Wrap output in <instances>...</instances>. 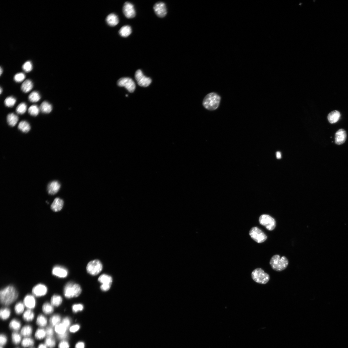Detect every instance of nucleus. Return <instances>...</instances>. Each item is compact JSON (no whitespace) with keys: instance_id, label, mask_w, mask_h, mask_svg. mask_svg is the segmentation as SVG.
I'll list each match as a JSON object with an SVG mask.
<instances>
[{"instance_id":"obj_29","label":"nucleus","mask_w":348,"mask_h":348,"mask_svg":"<svg viewBox=\"0 0 348 348\" xmlns=\"http://www.w3.org/2000/svg\"><path fill=\"white\" fill-rule=\"evenodd\" d=\"M23 317L25 321L30 322L32 321L34 317V314L31 309H28L25 311Z\"/></svg>"},{"instance_id":"obj_40","label":"nucleus","mask_w":348,"mask_h":348,"mask_svg":"<svg viewBox=\"0 0 348 348\" xmlns=\"http://www.w3.org/2000/svg\"><path fill=\"white\" fill-rule=\"evenodd\" d=\"M26 104L25 103H22L17 106L16 109V111L17 114L22 115L26 112Z\"/></svg>"},{"instance_id":"obj_57","label":"nucleus","mask_w":348,"mask_h":348,"mask_svg":"<svg viewBox=\"0 0 348 348\" xmlns=\"http://www.w3.org/2000/svg\"><path fill=\"white\" fill-rule=\"evenodd\" d=\"M47 347L45 344H41L39 345L38 348H47Z\"/></svg>"},{"instance_id":"obj_49","label":"nucleus","mask_w":348,"mask_h":348,"mask_svg":"<svg viewBox=\"0 0 348 348\" xmlns=\"http://www.w3.org/2000/svg\"><path fill=\"white\" fill-rule=\"evenodd\" d=\"M69 345L68 342L65 341L61 342L59 345V348H69Z\"/></svg>"},{"instance_id":"obj_45","label":"nucleus","mask_w":348,"mask_h":348,"mask_svg":"<svg viewBox=\"0 0 348 348\" xmlns=\"http://www.w3.org/2000/svg\"><path fill=\"white\" fill-rule=\"evenodd\" d=\"M25 78L26 76L24 73H20L15 75L14 77V80L16 82L20 83L23 81Z\"/></svg>"},{"instance_id":"obj_51","label":"nucleus","mask_w":348,"mask_h":348,"mask_svg":"<svg viewBox=\"0 0 348 348\" xmlns=\"http://www.w3.org/2000/svg\"><path fill=\"white\" fill-rule=\"evenodd\" d=\"M7 342V338L6 336L3 335L1 334L0 336V344L1 346L5 345Z\"/></svg>"},{"instance_id":"obj_28","label":"nucleus","mask_w":348,"mask_h":348,"mask_svg":"<svg viewBox=\"0 0 348 348\" xmlns=\"http://www.w3.org/2000/svg\"><path fill=\"white\" fill-rule=\"evenodd\" d=\"M42 309L45 314H50L53 312V306L48 303H45L42 306Z\"/></svg>"},{"instance_id":"obj_21","label":"nucleus","mask_w":348,"mask_h":348,"mask_svg":"<svg viewBox=\"0 0 348 348\" xmlns=\"http://www.w3.org/2000/svg\"><path fill=\"white\" fill-rule=\"evenodd\" d=\"M98 281L102 285L111 286L113 280L112 277L106 274H103L98 278Z\"/></svg>"},{"instance_id":"obj_43","label":"nucleus","mask_w":348,"mask_h":348,"mask_svg":"<svg viewBox=\"0 0 348 348\" xmlns=\"http://www.w3.org/2000/svg\"><path fill=\"white\" fill-rule=\"evenodd\" d=\"M45 343L49 348H53L56 346L55 341L52 337H48L46 339Z\"/></svg>"},{"instance_id":"obj_54","label":"nucleus","mask_w":348,"mask_h":348,"mask_svg":"<svg viewBox=\"0 0 348 348\" xmlns=\"http://www.w3.org/2000/svg\"><path fill=\"white\" fill-rule=\"evenodd\" d=\"M67 336L68 334L67 332L65 334L58 335V337L59 339L62 340L66 339L67 337Z\"/></svg>"},{"instance_id":"obj_15","label":"nucleus","mask_w":348,"mask_h":348,"mask_svg":"<svg viewBox=\"0 0 348 348\" xmlns=\"http://www.w3.org/2000/svg\"><path fill=\"white\" fill-rule=\"evenodd\" d=\"M346 138V131L343 129H340L336 133L335 143L338 145L341 144L345 142Z\"/></svg>"},{"instance_id":"obj_59","label":"nucleus","mask_w":348,"mask_h":348,"mask_svg":"<svg viewBox=\"0 0 348 348\" xmlns=\"http://www.w3.org/2000/svg\"><path fill=\"white\" fill-rule=\"evenodd\" d=\"M1 91V92H0V93H1V94L2 92V89L1 87V91Z\"/></svg>"},{"instance_id":"obj_17","label":"nucleus","mask_w":348,"mask_h":348,"mask_svg":"<svg viewBox=\"0 0 348 348\" xmlns=\"http://www.w3.org/2000/svg\"><path fill=\"white\" fill-rule=\"evenodd\" d=\"M60 188L59 183L57 181H54L49 183L48 186V190L49 194L54 195L57 194Z\"/></svg>"},{"instance_id":"obj_11","label":"nucleus","mask_w":348,"mask_h":348,"mask_svg":"<svg viewBox=\"0 0 348 348\" xmlns=\"http://www.w3.org/2000/svg\"><path fill=\"white\" fill-rule=\"evenodd\" d=\"M123 12L125 16L129 19L134 17L136 12L134 5L129 2H125L123 7Z\"/></svg>"},{"instance_id":"obj_20","label":"nucleus","mask_w":348,"mask_h":348,"mask_svg":"<svg viewBox=\"0 0 348 348\" xmlns=\"http://www.w3.org/2000/svg\"><path fill=\"white\" fill-rule=\"evenodd\" d=\"M106 21L108 25L113 26L117 25L119 22L118 16L113 13L108 15L106 18Z\"/></svg>"},{"instance_id":"obj_6","label":"nucleus","mask_w":348,"mask_h":348,"mask_svg":"<svg viewBox=\"0 0 348 348\" xmlns=\"http://www.w3.org/2000/svg\"><path fill=\"white\" fill-rule=\"evenodd\" d=\"M103 269V265L101 262L98 260H94L88 263L87 267V270L92 275H97Z\"/></svg>"},{"instance_id":"obj_53","label":"nucleus","mask_w":348,"mask_h":348,"mask_svg":"<svg viewBox=\"0 0 348 348\" xmlns=\"http://www.w3.org/2000/svg\"><path fill=\"white\" fill-rule=\"evenodd\" d=\"M111 286L102 285L101 286L100 288L103 291H106L111 288Z\"/></svg>"},{"instance_id":"obj_26","label":"nucleus","mask_w":348,"mask_h":348,"mask_svg":"<svg viewBox=\"0 0 348 348\" xmlns=\"http://www.w3.org/2000/svg\"><path fill=\"white\" fill-rule=\"evenodd\" d=\"M18 128L20 130L24 133H28L31 129V126L29 124L24 121L20 123Z\"/></svg>"},{"instance_id":"obj_30","label":"nucleus","mask_w":348,"mask_h":348,"mask_svg":"<svg viewBox=\"0 0 348 348\" xmlns=\"http://www.w3.org/2000/svg\"><path fill=\"white\" fill-rule=\"evenodd\" d=\"M21 326L20 322L16 319L12 320L9 325V326L12 329L16 331L19 330Z\"/></svg>"},{"instance_id":"obj_3","label":"nucleus","mask_w":348,"mask_h":348,"mask_svg":"<svg viewBox=\"0 0 348 348\" xmlns=\"http://www.w3.org/2000/svg\"><path fill=\"white\" fill-rule=\"evenodd\" d=\"M289 261L285 256L280 257L279 255H274L271 258L270 264L274 270L280 272L285 270L288 266Z\"/></svg>"},{"instance_id":"obj_23","label":"nucleus","mask_w":348,"mask_h":348,"mask_svg":"<svg viewBox=\"0 0 348 348\" xmlns=\"http://www.w3.org/2000/svg\"><path fill=\"white\" fill-rule=\"evenodd\" d=\"M33 87L32 82L30 80L25 81L21 86L22 90L25 93H27L31 91Z\"/></svg>"},{"instance_id":"obj_18","label":"nucleus","mask_w":348,"mask_h":348,"mask_svg":"<svg viewBox=\"0 0 348 348\" xmlns=\"http://www.w3.org/2000/svg\"><path fill=\"white\" fill-rule=\"evenodd\" d=\"M341 113L337 111H335L330 113L327 116V119L329 122L333 124L337 122L340 118Z\"/></svg>"},{"instance_id":"obj_52","label":"nucleus","mask_w":348,"mask_h":348,"mask_svg":"<svg viewBox=\"0 0 348 348\" xmlns=\"http://www.w3.org/2000/svg\"><path fill=\"white\" fill-rule=\"evenodd\" d=\"M80 326L78 325H74L72 326L70 328V331L71 332L75 333L79 330Z\"/></svg>"},{"instance_id":"obj_12","label":"nucleus","mask_w":348,"mask_h":348,"mask_svg":"<svg viewBox=\"0 0 348 348\" xmlns=\"http://www.w3.org/2000/svg\"><path fill=\"white\" fill-rule=\"evenodd\" d=\"M153 9L155 14L159 17H163L167 14L166 6L163 2H159L156 3L153 7Z\"/></svg>"},{"instance_id":"obj_8","label":"nucleus","mask_w":348,"mask_h":348,"mask_svg":"<svg viewBox=\"0 0 348 348\" xmlns=\"http://www.w3.org/2000/svg\"><path fill=\"white\" fill-rule=\"evenodd\" d=\"M260 223L265 226L269 231H272L276 227L275 220L268 215H261L259 218Z\"/></svg>"},{"instance_id":"obj_41","label":"nucleus","mask_w":348,"mask_h":348,"mask_svg":"<svg viewBox=\"0 0 348 348\" xmlns=\"http://www.w3.org/2000/svg\"><path fill=\"white\" fill-rule=\"evenodd\" d=\"M46 335L45 331L43 329H39L36 331L35 334V337L38 340L42 339Z\"/></svg>"},{"instance_id":"obj_9","label":"nucleus","mask_w":348,"mask_h":348,"mask_svg":"<svg viewBox=\"0 0 348 348\" xmlns=\"http://www.w3.org/2000/svg\"><path fill=\"white\" fill-rule=\"evenodd\" d=\"M117 85L119 86L125 87L130 93L133 92L136 87L134 82L129 78H123L119 79Z\"/></svg>"},{"instance_id":"obj_44","label":"nucleus","mask_w":348,"mask_h":348,"mask_svg":"<svg viewBox=\"0 0 348 348\" xmlns=\"http://www.w3.org/2000/svg\"><path fill=\"white\" fill-rule=\"evenodd\" d=\"M12 341L13 343L16 344H19L21 341V335L16 332H14L12 335Z\"/></svg>"},{"instance_id":"obj_60","label":"nucleus","mask_w":348,"mask_h":348,"mask_svg":"<svg viewBox=\"0 0 348 348\" xmlns=\"http://www.w3.org/2000/svg\"><path fill=\"white\" fill-rule=\"evenodd\" d=\"M1 348H3L2 346H1Z\"/></svg>"},{"instance_id":"obj_46","label":"nucleus","mask_w":348,"mask_h":348,"mask_svg":"<svg viewBox=\"0 0 348 348\" xmlns=\"http://www.w3.org/2000/svg\"><path fill=\"white\" fill-rule=\"evenodd\" d=\"M32 68L31 63L29 61L25 62L22 66L23 70L26 72H31L32 69Z\"/></svg>"},{"instance_id":"obj_35","label":"nucleus","mask_w":348,"mask_h":348,"mask_svg":"<svg viewBox=\"0 0 348 348\" xmlns=\"http://www.w3.org/2000/svg\"><path fill=\"white\" fill-rule=\"evenodd\" d=\"M11 313V311L9 308H3L1 309V312H0V316L2 320H5L10 317Z\"/></svg>"},{"instance_id":"obj_5","label":"nucleus","mask_w":348,"mask_h":348,"mask_svg":"<svg viewBox=\"0 0 348 348\" xmlns=\"http://www.w3.org/2000/svg\"><path fill=\"white\" fill-rule=\"evenodd\" d=\"M252 277L256 282L262 285L267 284L270 278L269 275L261 268L255 269L252 273Z\"/></svg>"},{"instance_id":"obj_50","label":"nucleus","mask_w":348,"mask_h":348,"mask_svg":"<svg viewBox=\"0 0 348 348\" xmlns=\"http://www.w3.org/2000/svg\"><path fill=\"white\" fill-rule=\"evenodd\" d=\"M70 323V320L69 318L68 317L64 318L62 320V323L64 325L67 329L69 327Z\"/></svg>"},{"instance_id":"obj_37","label":"nucleus","mask_w":348,"mask_h":348,"mask_svg":"<svg viewBox=\"0 0 348 348\" xmlns=\"http://www.w3.org/2000/svg\"><path fill=\"white\" fill-rule=\"evenodd\" d=\"M40 111V109L37 106L33 105L29 108L28 112L31 115L36 116L39 114Z\"/></svg>"},{"instance_id":"obj_7","label":"nucleus","mask_w":348,"mask_h":348,"mask_svg":"<svg viewBox=\"0 0 348 348\" xmlns=\"http://www.w3.org/2000/svg\"><path fill=\"white\" fill-rule=\"evenodd\" d=\"M249 234L252 238L258 243L263 242L267 239L266 235L257 227L252 228Z\"/></svg>"},{"instance_id":"obj_2","label":"nucleus","mask_w":348,"mask_h":348,"mask_svg":"<svg viewBox=\"0 0 348 348\" xmlns=\"http://www.w3.org/2000/svg\"><path fill=\"white\" fill-rule=\"evenodd\" d=\"M221 100V97L218 94L211 93L205 96L203 104L205 109L209 111H214L219 107Z\"/></svg>"},{"instance_id":"obj_34","label":"nucleus","mask_w":348,"mask_h":348,"mask_svg":"<svg viewBox=\"0 0 348 348\" xmlns=\"http://www.w3.org/2000/svg\"><path fill=\"white\" fill-rule=\"evenodd\" d=\"M36 324L40 327H44L46 325L47 319L42 315H39L36 320Z\"/></svg>"},{"instance_id":"obj_19","label":"nucleus","mask_w":348,"mask_h":348,"mask_svg":"<svg viewBox=\"0 0 348 348\" xmlns=\"http://www.w3.org/2000/svg\"><path fill=\"white\" fill-rule=\"evenodd\" d=\"M63 205V201L59 198L55 199L51 205L52 210L55 212L60 211L62 208Z\"/></svg>"},{"instance_id":"obj_48","label":"nucleus","mask_w":348,"mask_h":348,"mask_svg":"<svg viewBox=\"0 0 348 348\" xmlns=\"http://www.w3.org/2000/svg\"><path fill=\"white\" fill-rule=\"evenodd\" d=\"M45 332L48 337H52L53 335V330L51 327H48L46 329Z\"/></svg>"},{"instance_id":"obj_4","label":"nucleus","mask_w":348,"mask_h":348,"mask_svg":"<svg viewBox=\"0 0 348 348\" xmlns=\"http://www.w3.org/2000/svg\"><path fill=\"white\" fill-rule=\"evenodd\" d=\"M81 292L80 286L77 284L72 282L67 283L63 289L64 295L68 299L78 297Z\"/></svg>"},{"instance_id":"obj_32","label":"nucleus","mask_w":348,"mask_h":348,"mask_svg":"<svg viewBox=\"0 0 348 348\" xmlns=\"http://www.w3.org/2000/svg\"><path fill=\"white\" fill-rule=\"evenodd\" d=\"M41 98L39 93L36 91L33 92L29 95V99L30 101L33 103L39 101Z\"/></svg>"},{"instance_id":"obj_61","label":"nucleus","mask_w":348,"mask_h":348,"mask_svg":"<svg viewBox=\"0 0 348 348\" xmlns=\"http://www.w3.org/2000/svg\"><path fill=\"white\" fill-rule=\"evenodd\" d=\"M126 96L127 97L128 96V95H126Z\"/></svg>"},{"instance_id":"obj_25","label":"nucleus","mask_w":348,"mask_h":348,"mask_svg":"<svg viewBox=\"0 0 348 348\" xmlns=\"http://www.w3.org/2000/svg\"><path fill=\"white\" fill-rule=\"evenodd\" d=\"M132 33L131 27L129 26H123L119 31V34L123 37H127Z\"/></svg>"},{"instance_id":"obj_10","label":"nucleus","mask_w":348,"mask_h":348,"mask_svg":"<svg viewBox=\"0 0 348 348\" xmlns=\"http://www.w3.org/2000/svg\"><path fill=\"white\" fill-rule=\"evenodd\" d=\"M135 77L137 83L141 87H148L151 83V79L144 76L142 72L140 69L137 70L136 72Z\"/></svg>"},{"instance_id":"obj_42","label":"nucleus","mask_w":348,"mask_h":348,"mask_svg":"<svg viewBox=\"0 0 348 348\" xmlns=\"http://www.w3.org/2000/svg\"><path fill=\"white\" fill-rule=\"evenodd\" d=\"M34 342L32 338H26L24 339L21 343L22 346L24 347H27L33 346Z\"/></svg>"},{"instance_id":"obj_36","label":"nucleus","mask_w":348,"mask_h":348,"mask_svg":"<svg viewBox=\"0 0 348 348\" xmlns=\"http://www.w3.org/2000/svg\"><path fill=\"white\" fill-rule=\"evenodd\" d=\"M61 318L60 315L56 314L53 316L50 319V323L52 327H55L59 324Z\"/></svg>"},{"instance_id":"obj_27","label":"nucleus","mask_w":348,"mask_h":348,"mask_svg":"<svg viewBox=\"0 0 348 348\" xmlns=\"http://www.w3.org/2000/svg\"><path fill=\"white\" fill-rule=\"evenodd\" d=\"M62 298L61 296L54 295L51 298V303L53 306L59 307L62 303Z\"/></svg>"},{"instance_id":"obj_33","label":"nucleus","mask_w":348,"mask_h":348,"mask_svg":"<svg viewBox=\"0 0 348 348\" xmlns=\"http://www.w3.org/2000/svg\"><path fill=\"white\" fill-rule=\"evenodd\" d=\"M32 332V327L29 325L24 326L21 329V335L25 337L30 336Z\"/></svg>"},{"instance_id":"obj_14","label":"nucleus","mask_w":348,"mask_h":348,"mask_svg":"<svg viewBox=\"0 0 348 348\" xmlns=\"http://www.w3.org/2000/svg\"><path fill=\"white\" fill-rule=\"evenodd\" d=\"M52 273L54 276L60 278H63L67 276L68 272L65 268L59 266H56L52 269Z\"/></svg>"},{"instance_id":"obj_24","label":"nucleus","mask_w":348,"mask_h":348,"mask_svg":"<svg viewBox=\"0 0 348 348\" xmlns=\"http://www.w3.org/2000/svg\"><path fill=\"white\" fill-rule=\"evenodd\" d=\"M40 110L44 113L49 114L52 110V105L47 101L43 102L41 105Z\"/></svg>"},{"instance_id":"obj_55","label":"nucleus","mask_w":348,"mask_h":348,"mask_svg":"<svg viewBox=\"0 0 348 348\" xmlns=\"http://www.w3.org/2000/svg\"><path fill=\"white\" fill-rule=\"evenodd\" d=\"M85 344L83 342H79L77 343L75 348H85Z\"/></svg>"},{"instance_id":"obj_16","label":"nucleus","mask_w":348,"mask_h":348,"mask_svg":"<svg viewBox=\"0 0 348 348\" xmlns=\"http://www.w3.org/2000/svg\"><path fill=\"white\" fill-rule=\"evenodd\" d=\"M24 304L27 308L31 309L34 308L35 306L36 301L34 297L32 295H26L24 299Z\"/></svg>"},{"instance_id":"obj_58","label":"nucleus","mask_w":348,"mask_h":348,"mask_svg":"<svg viewBox=\"0 0 348 348\" xmlns=\"http://www.w3.org/2000/svg\"><path fill=\"white\" fill-rule=\"evenodd\" d=\"M0 71H0V73H1V74H1V75L2 74V72H3L2 69L1 67V69H0Z\"/></svg>"},{"instance_id":"obj_1","label":"nucleus","mask_w":348,"mask_h":348,"mask_svg":"<svg viewBox=\"0 0 348 348\" xmlns=\"http://www.w3.org/2000/svg\"><path fill=\"white\" fill-rule=\"evenodd\" d=\"M18 294L15 287L12 285L8 286L2 289L0 292V300L1 303L4 306L12 304L17 298Z\"/></svg>"},{"instance_id":"obj_47","label":"nucleus","mask_w":348,"mask_h":348,"mask_svg":"<svg viewBox=\"0 0 348 348\" xmlns=\"http://www.w3.org/2000/svg\"><path fill=\"white\" fill-rule=\"evenodd\" d=\"M83 308V306L81 304H74L73 305L72 307L73 311L75 313L82 311Z\"/></svg>"},{"instance_id":"obj_31","label":"nucleus","mask_w":348,"mask_h":348,"mask_svg":"<svg viewBox=\"0 0 348 348\" xmlns=\"http://www.w3.org/2000/svg\"><path fill=\"white\" fill-rule=\"evenodd\" d=\"M67 328L63 323H59L55 327V331L58 335L66 333Z\"/></svg>"},{"instance_id":"obj_56","label":"nucleus","mask_w":348,"mask_h":348,"mask_svg":"<svg viewBox=\"0 0 348 348\" xmlns=\"http://www.w3.org/2000/svg\"><path fill=\"white\" fill-rule=\"evenodd\" d=\"M276 156L277 158L278 159H280L281 158V153L279 152H277L276 153Z\"/></svg>"},{"instance_id":"obj_22","label":"nucleus","mask_w":348,"mask_h":348,"mask_svg":"<svg viewBox=\"0 0 348 348\" xmlns=\"http://www.w3.org/2000/svg\"><path fill=\"white\" fill-rule=\"evenodd\" d=\"M19 120V117L14 113L9 114L7 117V121L8 124L12 127L14 126Z\"/></svg>"},{"instance_id":"obj_13","label":"nucleus","mask_w":348,"mask_h":348,"mask_svg":"<svg viewBox=\"0 0 348 348\" xmlns=\"http://www.w3.org/2000/svg\"><path fill=\"white\" fill-rule=\"evenodd\" d=\"M48 289L46 286L43 284H38L34 286L32 289L33 294L37 297L44 296L47 294Z\"/></svg>"},{"instance_id":"obj_39","label":"nucleus","mask_w":348,"mask_h":348,"mask_svg":"<svg viewBox=\"0 0 348 348\" xmlns=\"http://www.w3.org/2000/svg\"><path fill=\"white\" fill-rule=\"evenodd\" d=\"M25 305L24 303L19 302L17 303L15 306V311L16 313L18 315L22 314L24 310Z\"/></svg>"},{"instance_id":"obj_38","label":"nucleus","mask_w":348,"mask_h":348,"mask_svg":"<svg viewBox=\"0 0 348 348\" xmlns=\"http://www.w3.org/2000/svg\"><path fill=\"white\" fill-rule=\"evenodd\" d=\"M16 102V99L12 96L8 97L5 100L4 103L5 106L8 107H12L15 105Z\"/></svg>"}]
</instances>
